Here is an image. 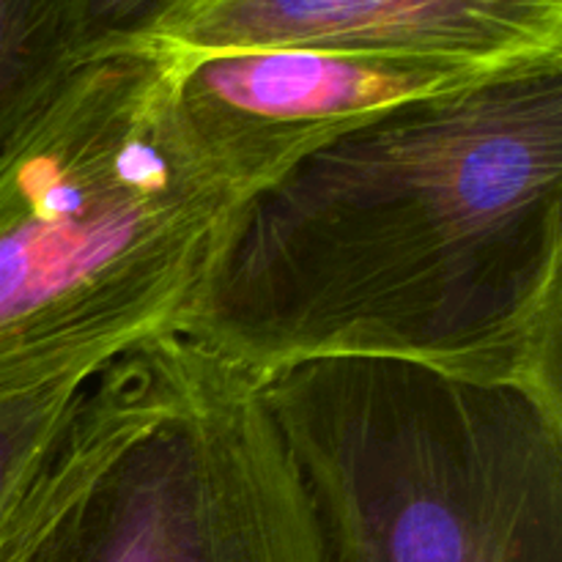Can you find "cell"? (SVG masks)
Instances as JSON below:
<instances>
[{
    "label": "cell",
    "instance_id": "cell-6",
    "mask_svg": "<svg viewBox=\"0 0 562 562\" xmlns=\"http://www.w3.org/2000/svg\"><path fill=\"white\" fill-rule=\"evenodd\" d=\"M143 42L179 55L327 49L505 71L562 58V0H165Z\"/></svg>",
    "mask_w": 562,
    "mask_h": 562
},
{
    "label": "cell",
    "instance_id": "cell-7",
    "mask_svg": "<svg viewBox=\"0 0 562 562\" xmlns=\"http://www.w3.org/2000/svg\"><path fill=\"white\" fill-rule=\"evenodd\" d=\"M71 66L66 0H0V140Z\"/></svg>",
    "mask_w": 562,
    "mask_h": 562
},
{
    "label": "cell",
    "instance_id": "cell-3",
    "mask_svg": "<svg viewBox=\"0 0 562 562\" xmlns=\"http://www.w3.org/2000/svg\"><path fill=\"white\" fill-rule=\"evenodd\" d=\"M333 562H562V412L393 360L258 379Z\"/></svg>",
    "mask_w": 562,
    "mask_h": 562
},
{
    "label": "cell",
    "instance_id": "cell-8",
    "mask_svg": "<svg viewBox=\"0 0 562 562\" xmlns=\"http://www.w3.org/2000/svg\"><path fill=\"white\" fill-rule=\"evenodd\" d=\"M91 379L0 395V516L33 464L66 426Z\"/></svg>",
    "mask_w": 562,
    "mask_h": 562
},
{
    "label": "cell",
    "instance_id": "cell-5",
    "mask_svg": "<svg viewBox=\"0 0 562 562\" xmlns=\"http://www.w3.org/2000/svg\"><path fill=\"white\" fill-rule=\"evenodd\" d=\"M488 75L401 55L250 49L179 55L176 93L203 151L252 195L355 126Z\"/></svg>",
    "mask_w": 562,
    "mask_h": 562
},
{
    "label": "cell",
    "instance_id": "cell-4",
    "mask_svg": "<svg viewBox=\"0 0 562 562\" xmlns=\"http://www.w3.org/2000/svg\"><path fill=\"white\" fill-rule=\"evenodd\" d=\"M64 439L38 562H333L258 379L187 329L102 368Z\"/></svg>",
    "mask_w": 562,
    "mask_h": 562
},
{
    "label": "cell",
    "instance_id": "cell-9",
    "mask_svg": "<svg viewBox=\"0 0 562 562\" xmlns=\"http://www.w3.org/2000/svg\"><path fill=\"white\" fill-rule=\"evenodd\" d=\"M80 404V401H77ZM71 417V415H69ZM69 423V420H66ZM66 426L20 483L0 516V562H38L44 536L58 510L66 477Z\"/></svg>",
    "mask_w": 562,
    "mask_h": 562
},
{
    "label": "cell",
    "instance_id": "cell-1",
    "mask_svg": "<svg viewBox=\"0 0 562 562\" xmlns=\"http://www.w3.org/2000/svg\"><path fill=\"white\" fill-rule=\"evenodd\" d=\"M184 329L256 379L393 360L562 412V58L398 104L247 195Z\"/></svg>",
    "mask_w": 562,
    "mask_h": 562
},
{
    "label": "cell",
    "instance_id": "cell-10",
    "mask_svg": "<svg viewBox=\"0 0 562 562\" xmlns=\"http://www.w3.org/2000/svg\"><path fill=\"white\" fill-rule=\"evenodd\" d=\"M165 0H66L71 60L140 44Z\"/></svg>",
    "mask_w": 562,
    "mask_h": 562
},
{
    "label": "cell",
    "instance_id": "cell-2",
    "mask_svg": "<svg viewBox=\"0 0 562 562\" xmlns=\"http://www.w3.org/2000/svg\"><path fill=\"white\" fill-rule=\"evenodd\" d=\"M179 55L82 58L0 140V395L190 324L245 192L192 135Z\"/></svg>",
    "mask_w": 562,
    "mask_h": 562
}]
</instances>
